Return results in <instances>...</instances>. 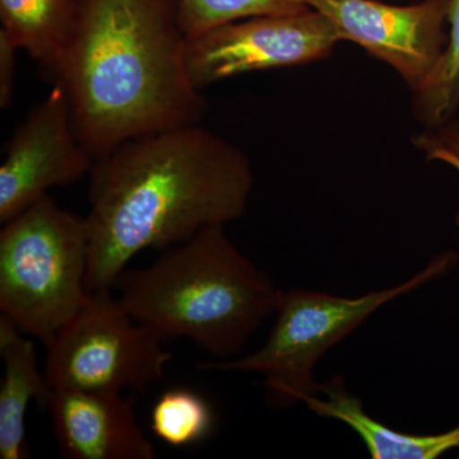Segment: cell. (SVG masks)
<instances>
[{"instance_id":"6da1fadb","label":"cell","mask_w":459,"mask_h":459,"mask_svg":"<svg viewBox=\"0 0 459 459\" xmlns=\"http://www.w3.org/2000/svg\"><path fill=\"white\" fill-rule=\"evenodd\" d=\"M253 169L199 124L123 142L90 172L87 291L110 290L143 250H165L246 212Z\"/></svg>"},{"instance_id":"7a4b0ae2","label":"cell","mask_w":459,"mask_h":459,"mask_svg":"<svg viewBox=\"0 0 459 459\" xmlns=\"http://www.w3.org/2000/svg\"><path fill=\"white\" fill-rule=\"evenodd\" d=\"M177 0H84L56 77L95 161L123 142L199 124L207 100L190 80Z\"/></svg>"},{"instance_id":"3957f363","label":"cell","mask_w":459,"mask_h":459,"mask_svg":"<svg viewBox=\"0 0 459 459\" xmlns=\"http://www.w3.org/2000/svg\"><path fill=\"white\" fill-rule=\"evenodd\" d=\"M115 286L126 312L164 340L186 337L217 359L240 351L276 312L281 291L210 226L168 247L146 268L124 271Z\"/></svg>"},{"instance_id":"277c9868","label":"cell","mask_w":459,"mask_h":459,"mask_svg":"<svg viewBox=\"0 0 459 459\" xmlns=\"http://www.w3.org/2000/svg\"><path fill=\"white\" fill-rule=\"evenodd\" d=\"M0 231V310L21 331L50 342L86 301L90 231L45 195Z\"/></svg>"},{"instance_id":"5b68a950","label":"cell","mask_w":459,"mask_h":459,"mask_svg":"<svg viewBox=\"0 0 459 459\" xmlns=\"http://www.w3.org/2000/svg\"><path fill=\"white\" fill-rule=\"evenodd\" d=\"M458 253L446 250L428 267L391 289L359 298H342L312 290L281 291L276 320L261 349L243 358L207 362L204 369L255 373L264 377L268 400L273 406L289 407L322 394L314 377L320 359L352 333L371 314L394 299L439 279L458 263Z\"/></svg>"},{"instance_id":"8992f818","label":"cell","mask_w":459,"mask_h":459,"mask_svg":"<svg viewBox=\"0 0 459 459\" xmlns=\"http://www.w3.org/2000/svg\"><path fill=\"white\" fill-rule=\"evenodd\" d=\"M164 338L126 312L110 290L89 292L74 318L45 344L50 389L144 391L164 377Z\"/></svg>"},{"instance_id":"52a82bcc","label":"cell","mask_w":459,"mask_h":459,"mask_svg":"<svg viewBox=\"0 0 459 459\" xmlns=\"http://www.w3.org/2000/svg\"><path fill=\"white\" fill-rule=\"evenodd\" d=\"M342 41L319 12L247 18L186 40V68L199 91L235 75L319 62Z\"/></svg>"},{"instance_id":"ba28073f","label":"cell","mask_w":459,"mask_h":459,"mask_svg":"<svg viewBox=\"0 0 459 459\" xmlns=\"http://www.w3.org/2000/svg\"><path fill=\"white\" fill-rule=\"evenodd\" d=\"M323 14L342 41L360 45L394 68L411 91L434 71L448 44L446 0L394 5L379 0H305Z\"/></svg>"},{"instance_id":"9c48e42d","label":"cell","mask_w":459,"mask_h":459,"mask_svg":"<svg viewBox=\"0 0 459 459\" xmlns=\"http://www.w3.org/2000/svg\"><path fill=\"white\" fill-rule=\"evenodd\" d=\"M95 160L75 133L62 84L30 110L5 148L0 166V222L5 223L48 195L90 174Z\"/></svg>"},{"instance_id":"30bf717a","label":"cell","mask_w":459,"mask_h":459,"mask_svg":"<svg viewBox=\"0 0 459 459\" xmlns=\"http://www.w3.org/2000/svg\"><path fill=\"white\" fill-rule=\"evenodd\" d=\"M134 400L117 392L50 389L45 409L57 451L68 459H152Z\"/></svg>"},{"instance_id":"8fae6325","label":"cell","mask_w":459,"mask_h":459,"mask_svg":"<svg viewBox=\"0 0 459 459\" xmlns=\"http://www.w3.org/2000/svg\"><path fill=\"white\" fill-rule=\"evenodd\" d=\"M305 406L323 418L337 420L358 434L373 459H437L459 449V425L440 434L402 433L371 418L360 398L346 391L338 377L323 385Z\"/></svg>"},{"instance_id":"7c38bea8","label":"cell","mask_w":459,"mask_h":459,"mask_svg":"<svg viewBox=\"0 0 459 459\" xmlns=\"http://www.w3.org/2000/svg\"><path fill=\"white\" fill-rule=\"evenodd\" d=\"M13 320L0 313V355L4 376L0 383V458L23 459L26 413L31 401L45 407L50 386L39 368L35 344L26 340Z\"/></svg>"},{"instance_id":"4fadbf2b","label":"cell","mask_w":459,"mask_h":459,"mask_svg":"<svg viewBox=\"0 0 459 459\" xmlns=\"http://www.w3.org/2000/svg\"><path fill=\"white\" fill-rule=\"evenodd\" d=\"M84 0H0V32L56 78Z\"/></svg>"},{"instance_id":"5bb4252c","label":"cell","mask_w":459,"mask_h":459,"mask_svg":"<svg viewBox=\"0 0 459 459\" xmlns=\"http://www.w3.org/2000/svg\"><path fill=\"white\" fill-rule=\"evenodd\" d=\"M448 44L427 81L412 91L413 113L427 128L451 122L459 113V0H446Z\"/></svg>"},{"instance_id":"9a60e30c","label":"cell","mask_w":459,"mask_h":459,"mask_svg":"<svg viewBox=\"0 0 459 459\" xmlns=\"http://www.w3.org/2000/svg\"><path fill=\"white\" fill-rule=\"evenodd\" d=\"M213 425L210 403L190 389H168L151 410V430L171 446L202 442L211 434Z\"/></svg>"},{"instance_id":"2e32d148","label":"cell","mask_w":459,"mask_h":459,"mask_svg":"<svg viewBox=\"0 0 459 459\" xmlns=\"http://www.w3.org/2000/svg\"><path fill=\"white\" fill-rule=\"evenodd\" d=\"M177 5L186 39L247 18L292 14L309 9L305 0H177Z\"/></svg>"},{"instance_id":"e0dca14e","label":"cell","mask_w":459,"mask_h":459,"mask_svg":"<svg viewBox=\"0 0 459 459\" xmlns=\"http://www.w3.org/2000/svg\"><path fill=\"white\" fill-rule=\"evenodd\" d=\"M413 146L421 151L428 161L443 162L459 174V119L427 128L413 137ZM455 225L459 228V210L455 214Z\"/></svg>"},{"instance_id":"ac0fdd59","label":"cell","mask_w":459,"mask_h":459,"mask_svg":"<svg viewBox=\"0 0 459 459\" xmlns=\"http://www.w3.org/2000/svg\"><path fill=\"white\" fill-rule=\"evenodd\" d=\"M18 47L0 32V107L8 108L16 81Z\"/></svg>"}]
</instances>
